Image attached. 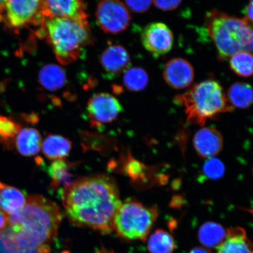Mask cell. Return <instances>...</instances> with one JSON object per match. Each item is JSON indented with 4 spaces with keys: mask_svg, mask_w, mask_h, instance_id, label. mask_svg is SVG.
I'll return each instance as SVG.
<instances>
[{
    "mask_svg": "<svg viewBox=\"0 0 253 253\" xmlns=\"http://www.w3.org/2000/svg\"><path fill=\"white\" fill-rule=\"evenodd\" d=\"M65 213L76 226L103 234L113 231V221L122 201L112 177L99 174L73 181L61 190Z\"/></svg>",
    "mask_w": 253,
    "mask_h": 253,
    "instance_id": "cell-1",
    "label": "cell"
},
{
    "mask_svg": "<svg viewBox=\"0 0 253 253\" xmlns=\"http://www.w3.org/2000/svg\"><path fill=\"white\" fill-rule=\"evenodd\" d=\"M62 220L55 202L39 195L27 198L21 210L9 216L7 228L0 233V240L9 253H40L57 235Z\"/></svg>",
    "mask_w": 253,
    "mask_h": 253,
    "instance_id": "cell-2",
    "label": "cell"
},
{
    "mask_svg": "<svg viewBox=\"0 0 253 253\" xmlns=\"http://www.w3.org/2000/svg\"><path fill=\"white\" fill-rule=\"evenodd\" d=\"M205 24L220 61L240 52L253 54V23L248 19L211 10L206 15Z\"/></svg>",
    "mask_w": 253,
    "mask_h": 253,
    "instance_id": "cell-3",
    "label": "cell"
},
{
    "mask_svg": "<svg viewBox=\"0 0 253 253\" xmlns=\"http://www.w3.org/2000/svg\"><path fill=\"white\" fill-rule=\"evenodd\" d=\"M43 25V33L62 65L77 61L93 42L87 21L55 17L46 19Z\"/></svg>",
    "mask_w": 253,
    "mask_h": 253,
    "instance_id": "cell-4",
    "label": "cell"
},
{
    "mask_svg": "<svg viewBox=\"0 0 253 253\" xmlns=\"http://www.w3.org/2000/svg\"><path fill=\"white\" fill-rule=\"evenodd\" d=\"M175 102L184 106L189 123L201 126L208 119L233 111L222 87L213 80L196 84L184 93L176 96Z\"/></svg>",
    "mask_w": 253,
    "mask_h": 253,
    "instance_id": "cell-5",
    "label": "cell"
},
{
    "mask_svg": "<svg viewBox=\"0 0 253 253\" xmlns=\"http://www.w3.org/2000/svg\"><path fill=\"white\" fill-rule=\"evenodd\" d=\"M156 207H147L134 199L122 202L113 221V230L126 240L147 239L158 217Z\"/></svg>",
    "mask_w": 253,
    "mask_h": 253,
    "instance_id": "cell-6",
    "label": "cell"
},
{
    "mask_svg": "<svg viewBox=\"0 0 253 253\" xmlns=\"http://www.w3.org/2000/svg\"><path fill=\"white\" fill-rule=\"evenodd\" d=\"M5 18L9 25L14 28L43 24L45 18L42 0H7Z\"/></svg>",
    "mask_w": 253,
    "mask_h": 253,
    "instance_id": "cell-7",
    "label": "cell"
},
{
    "mask_svg": "<svg viewBox=\"0 0 253 253\" xmlns=\"http://www.w3.org/2000/svg\"><path fill=\"white\" fill-rule=\"evenodd\" d=\"M98 25L103 31L118 34L125 31L130 23V14L121 0H101L96 12Z\"/></svg>",
    "mask_w": 253,
    "mask_h": 253,
    "instance_id": "cell-8",
    "label": "cell"
},
{
    "mask_svg": "<svg viewBox=\"0 0 253 253\" xmlns=\"http://www.w3.org/2000/svg\"><path fill=\"white\" fill-rule=\"evenodd\" d=\"M87 110L91 124L99 126L113 122L122 112L123 107L113 95L100 93L94 94L88 100Z\"/></svg>",
    "mask_w": 253,
    "mask_h": 253,
    "instance_id": "cell-9",
    "label": "cell"
},
{
    "mask_svg": "<svg viewBox=\"0 0 253 253\" xmlns=\"http://www.w3.org/2000/svg\"><path fill=\"white\" fill-rule=\"evenodd\" d=\"M141 39L144 48L154 57L166 55L173 45L172 32L161 23L147 25L142 31Z\"/></svg>",
    "mask_w": 253,
    "mask_h": 253,
    "instance_id": "cell-10",
    "label": "cell"
},
{
    "mask_svg": "<svg viewBox=\"0 0 253 253\" xmlns=\"http://www.w3.org/2000/svg\"><path fill=\"white\" fill-rule=\"evenodd\" d=\"M42 3L45 20L58 17L87 21L83 0H42Z\"/></svg>",
    "mask_w": 253,
    "mask_h": 253,
    "instance_id": "cell-11",
    "label": "cell"
},
{
    "mask_svg": "<svg viewBox=\"0 0 253 253\" xmlns=\"http://www.w3.org/2000/svg\"><path fill=\"white\" fill-rule=\"evenodd\" d=\"M163 77L166 83L175 89H182L192 83L194 69L186 59L173 58L166 63Z\"/></svg>",
    "mask_w": 253,
    "mask_h": 253,
    "instance_id": "cell-12",
    "label": "cell"
},
{
    "mask_svg": "<svg viewBox=\"0 0 253 253\" xmlns=\"http://www.w3.org/2000/svg\"><path fill=\"white\" fill-rule=\"evenodd\" d=\"M100 63L106 74L114 77L127 70L131 58L124 47L115 44L107 46L104 50L100 56Z\"/></svg>",
    "mask_w": 253,
    "mask_h": 253,
    "instance_id": "cell-13",
    "label": "cell"
},
{
    "mask_svg": "<svg viewBox=\"0 0 253 253\" xmlns=\"http://www.w3.org/2000/svg\"><path fill=\"white\" fill-rule=\"evenodd\" d=\"M193 144L202 158H213L222 150L223 140L220 132L213 127H204L194 135Z\"/></svg>",
    "mask_w": 253,
    "mask_h": 253,
    "instance_id": "cell-14",
    "label": "cell"
},
{
    "mask_svg": "<svg viewBox=\"0 0 253 253\" xmlns=\"http://www.w3.org/2000/svg\"><path fill=\"white\" fill-rule=\"evenodd\" d=\"M253 246L240 227L227 231L224 241L217 247V253H252Z\"/></svg>",
    "mask_w": 253,
    "mask_h": 253,
    "instance_id": "cell-15",
    "label": "cell"
},
{
    "mask_svg": "<svg viewBox=\"0 0 253 253\" xmlns=\"http://www.w3.org/2000/svg\"><path fill=\"white\" fill-rule=\"evenodd\" d=\"M27 198L20 189L0 182V208L8 216L24 207Z\"/></svg>",
    "mask_w": 253,
    "mask_h": 253,
    "instance_id": "cell-16",
    "label": "cell"
},
{
    "mask_svg": "<svg viewBox=\"0 0 253 253\" xmlns=\"http://www.w3.org/2000/svg\"><path fill=\"white\" fill-rule=\"evenodd\" d=\"M14 142L18 153L25 157L36 156L42 147L41 134L37 129L33 128H21Z\"/></svg>",
    "mask_w": 253,
    "mask_h": 253,
    "instance_id": "cell-17",
    "label": "cell"
},
{
    "mask_svg": "<svg viewBox=\"0 0 253 253\" xmlns=\"http://www.w3.org/2000/svg\"><path fill=\"white\" fill-rule=\"evenodd\" d=\"M39 81L46 90H61L67 84V76L61 66L55 64L44 66L39 73Z\"/></svg>",
    "mask_w": 253,
    "mask_h": 253,
    "instance_id": "cell-18",
    "label": "cell"
},
{
    "mask_svg": "<svg viewBox=\"0 0 253 253\" xmlns=\"http://www.w3.org/2000/svg\"><path fill=\"white\" fill-rule=\"evenodd\" d=\"M42 151L47 159L64 160L70 153L72 143L67 138L59 135H50L43 141Z\"/></svg>",
    "mask_w": 253,
    "mask_h": 253,
    "instance_id": "cell-19",
    "label": "cell"
},
{
    "mask_svg": "<svg viewBox=\"0 0 253 253\" xmlns=\"http://www.w3.org/2000/svg\"><path fill=\"white\" fill-rule=\"evenodd\" d=\"M226 97L233 108H248L253 103V88L248 84L237 82L229 87Z\"/></svg>",
    "mask_w": 253,
    "mask_h": 253,
    "instance_id": "cell-20",
    "label": "cell"
},
{
    "mask_svg": "<svg viewBox=\"0 0 253 253\" xmlns=\"http://www.w3.org/2000/svg\"><path fill=\"white\" fill-rule=\"evenodd\" d=\"M227 232L220 224L208 221L199 229L198 237L199 242L208 248L219 246L224 241Z\"/></svg>",
    "mask_w": 253,
    "mask_h": 253,
    "instance_id": "cell-21",
    "label": "cell"
},
{
    "mask_svg": "<svg viewBox=\"0 0 253 253\" xmlns=\"http://www.w3.org/2000/svg\"><path fill=\"white\" fill-rule=\"evenodd\" d=\"M71 169V164L65 160L53 161L47 169V173L51 179L52 188H60L61 191L73 181Z\"/></svg>",
    "mask_w": 253,
    "mask_h": 253,
    "instance_id": "cell-22",
    "label": "cell"
},
{
    "mask_svg": "<svg viewBox=\"0 0 253 253\" xmlns=\"http://www.w3.org/2000/svg\"><path fill=\"white\" fill-rule=\"evenodd\" d=\"M147 248L150 253H172L176 249L173 237L169 232L158 229L148 240Z\"/></svg>",
    "mask_w": 253,
    "mask_h": 253,
    "instance_id": "cell-23",
    "label": "cell"
},
{
    "mask_svg": "<svg viewBox=\"0 0 253 253\" xmlns=\"http://www.w3.org/2000/svg\"><path fill=\"white\" fill-rule=\"evenodd\" d=\"M123 81L126 89L140 91L147 86L149 78L144 69L133 67L125 71Z\"/></svg>",
    "mask_w": 253,
    "mask_h": 253,
    "instance_id": "cell-24",
    "label": "cell"
},
{
    "mask_svg": "<svg viewBox=\"0 0 253 253\" xmlns=\"http://www.w3.org/2000/svg\"><path fill=\"white\" fill-rule=\"evenodd\" d=\"M230 69L240 77L248 78L253 75V54L240 52L230 57Z\"/></svg>",
    "mask_w": 253,
    "mask_h": 253,
    "instance_id": "cell-25",
    "label": "cell"
},
{
    "mask_svg": "<svg viewBox=\"0 0 253 253\" xmlns=\"http://www.w3.org/2000/svg\"><path fill=\"white\" fill-rule=\"evenodd\" d=\"M21 129L19 123L11 118L0 115V142L10 147Z\"/></svg>",
    "mask_w": 253,
    "mask_h": 253,
    "instance_id": "cell-26",
    "label": "cell"
},
{
    "mask_svg": "<svg viewBox=\"0 0 253 253\" xmlns=\"http://www.w3.org/2000/svg\"><path fill=\"white\" fill-rule=\"evenodd\" d=\"M225 168L219 160L214 158H209L203 166V172L207 178L216 179L224 175Z\"/></svg>",
    "mask_w": 253,
    "mask_h": 253,
    "instance_id": "cell-27",
    "label": "cell"
},
{
    "mask_svg": "<svg viewBox=\"0 0 253 253\" xmlns=\"http://www.w3.org/2000/svg\"><path fill=\"white\" fill-rule=\"evenodd\" d=\"M126 170L128 175L131 178L138 180L144 179L146 177L148 169L147 167L134 159L128 161L126 167Z\"/></svg>",
    "mask_w": 253,
    "mask_h": 253,
    "instance_id": "cell-28",
    "label": "cell"
},
{
    "mask_svg": "<svg viewBox=\"0 0 253 253\" xmlns=\"http://www.w3.org/2000/svg\"><path fill=\"white\" fill-rule=\"evenodd\" d=\"M126 4L132 11L142 13L151 7L153 0H125Z\"/></svg>",
    "mask_w": 253,
    "mask_h": 253,
    "instance_id": "cell-29",
    "label": "cell"
},
{
    "mask_svg": "<svg viewBox=\"0 0 253 253\" xmlns=\"http://www.w3.org/2000/svg\"><path fill=\"white\" fill-rule=\"evenodd\" d=\"M182 0H153L158 8L164 11H172L179 7Z\"/></svg>",
    "mask_w": 253,
    "mask_h": 253,
    "instance_id": "cell-30",
    "label": "cell"
},
{
    "mask_svg": "<svg viewBox=\"0 0 253 253\" xmlns=\"http://www.w3.org/2000/svg\"><path fill=\"white\" fill-rule=\"evenodd\" d=\"M9 216L0 208V233L7 228Z\"/></svg>",
    "mask_w": 253,
    "mask_h": 253,
    "instance_id": "cell-31",
    "label": "cell"
},
{
    "mask_svg": "<svg viewBox=\"0 0 253 253\" xmlns=\"http://www.w3.org/2000/svg\"><path fill=\"white\" fill-rule=\"evenodd\" d=\"M245 13L246 18L253 23V0H251L249 4L247 5L245 9Z\"/></svg>",
    "mask_w": 253,
    "mask_h": 253,
    "instance_id": "cell-32",
    "label": "cell"
},
{
    "mask_svg": "<svg viewBox=\"0 0 253 253\" xmlns=\"http://www.w3.org/2000/svg\"><path fill=\"white\" fill-rule=\"evenodd\" d=\"M189 253H211L208 250L202 248H196L191 250V251Z\"/></svg>",
    "mask_w": 253,
    "mask_h": 253,
    "instance_id": "cell-33",
    "label": "cell"
},
{
    "mask_svg": "<svg viewBox=\"0 0 253 253\" xmlns=\"http://www.w3.org/2000/svg\"></svg>",
    "mask_w": 253,
    "mask_h": 253,
    "instance_id": "cell-34",
    "label": "cell"
}]
</instances>
